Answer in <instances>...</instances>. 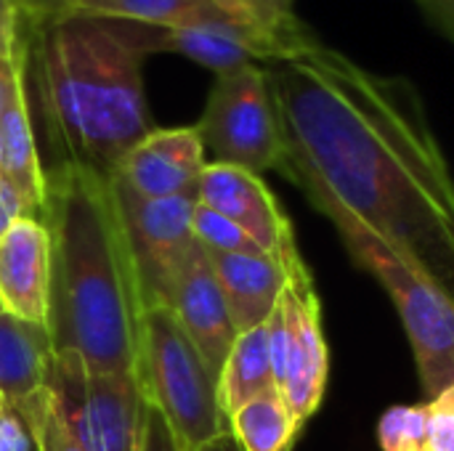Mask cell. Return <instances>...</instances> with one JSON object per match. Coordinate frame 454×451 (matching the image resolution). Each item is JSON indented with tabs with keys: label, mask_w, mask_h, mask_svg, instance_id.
Wrapping results in <instances>:
<instances>
[{
	"label": "cell",
	"mask_w": 454,
	"mask_h": 451,
	"mask_svg": "<svg viewBox=\"0 0 454 451\" xmlns=\"http://www.w3.org/2000/svg\"><path fill=\"white\" fill-rule=\"evenodd\" d=\"M285 167L327 194L454 303V175L407 77H383L314 32L263 66Z\"/></svg>",
	"instance_id": "obj_1"
},
{
	"label": "cell",
	"mask_w": 454,
	"mask_h": 451,
	"mask_svg": "<svg viewBox=\"0 0 454 451\" xmlns=\"http://www.w3.org/2000/svg\"><path fill=\"white\" fill-rule=\"evenodd\" d=\"M40 223L51 242L45 327L53 351L80 354L93 372L138 380L149 300L112 175L72 162L45 170Z\"/></svg>",
	"instance_id": "obj_2"
},
{
	"label": "cell",
	"mask_w": 454,
	"mask_h": 451,
	"mask_svg": "<svg viewBox=\"0 0 454 451\" xmlns=\"http://www.w3.org/2000/svg\"><path fill=\"white\" fill-rule=\"evenodd\" d=\"M24 74L35 82L61 162L112 175L146 138L144 58L133 21L61 13L37 24L21 19Z\"/></svg>",
	"instance_id": "obj_3"
},
{
	"label": "cell",
	"mask_w": 454,
	"mask_h": 451,
	"mask_svg": "<svg viewBox=\"0 0 454 451\" xmlns=\"http://www.w3.org/2000/svg\"><path fill=\"white\" fill-rule=\"evenodd\" d=\"M311 205L338 229L348 255L370 271L391 295L412 343L423 393L439 396L454 385V303L415 271L370 226L327 194H306Z\"/></svg>",
	"instance_id": "obj_4"
},
{
	"label": "cell",
	"mask_w": 454,
	"mask_h": 451,
	"mask_svg": "<svg viewBox=\"0 0 454 451\" xmlns=\"http://www.w3.org/2000/svg\"><path fill=\"white\" fill-rule=\"evenodd\" d=\"M138 385L144 401L162 415L184 451H197L229 433L215 375L176 314L160 303L144 314Z\"/></svg>",
	"instance_id": "obj_5"
},
{
	"label": "cell",
	"mask_w": 454,
	"mask_h": 451,
	"mask_svg": "<svg viewBox=\"0 0 454 451\" xmlns=\"http://www.w3.org/2000/svg\"><path fill=\"white\" fill-rule=\"evenodd\" d=\"M43 388L85 451H138L146 401L136 377L93 372L80 354L53 351Z\"/></svg>",
	"instance_id": "obj_6"
},
{
	"label": "cell",
	"mask_w": 454,
	"mask_h": 451,
	"mask_svg": "<svg viewBox=\"0 0 454 451\" xmlns=\"http://www.w3.org/2000/svg\"><path fill=\"white\" fill-rule=\"evenodd\" d=\"M205 152L218 165H234L255 175L285 167L282 130L266 69L247 64L215 74L207 104L194 125Z\"/></svg>",
	"instance_id": "obj_7"
},
{
	"label": "cell",
	"mask_w": 454,
	"mask_h": 451,
	"mask_svg": "<svg viewBox=\"0 0 454 451\" xmlns=\"http://www.w3.org/2000/svg\"><path fill=\"white\" fill-rule=\"evenodd\" d=\"M112 189L146 300L149 306L162 303L176 271L197 242L192 231L197 197L146 199L117 175H112Z\"/></svg>",
	"instance_id": "obj_8"
},
{
	"label": "cell",
	"mask_w": 454,
	"mask_h": 451,
	"mask_svg": "<svg viewBox=\"0 0 454 451\" xmlns=\"http://www.w3.org/2000/svg\"><path fill=\"white\" fill-rule=\"evenodd\" d=\"M282 263L287 274L285 298L290 306V354L282 396L287 399L295 423L303 428L322 407L330 356L322 330V303L314 290L311 271L301 258V250L287 253Z\"/></svg>",
	"instance_id": "obj_9"
},
{
	"label": "cell",
	"mask_w": 454,
	"mask_h": 451,
	"mask_svg": "<svg viewBox=\"0 0 454 451\" xmlns=\"http://www.w3.org/2000/svg\"><path fill=\"white\" fill-rule=\"evenodd\" d=\"M197 202L237 223L263 253L277 260L298 250L290 218L261 175L250 170L207 162L200 178Z\"/></svg>",
	"instance_id": "obj_10"
},
{
	"label": "cell",
	"mask_w": 454,
	"mask_h": 451,
	"mask_svg": "<svg viewBox=\"0 0 454 451\" xmlns=\"http://www.w3.org/2000/svg\"><path fill=\"white\" fill-rule=\"evenodd\" d=\"M160 306H168L176 314L178 324L200 348L202 359L218 380L237 340V330L215 279L210 255L200 242H194V247L186 253Z\"/></svg>",
	"instance_id": "obj_11"
},
{
	"label": "cell",
	"mask_w": 454,
	"mask_h": 451,
	"mask_svg": "<svg viewBox=\"0 0 454 451\" xmlns=\"http://www.w3.org/2000/svg\"><path fill=\"white\" fill-rule=\"evenodd\" d=\"M141 51L149 53H181L215 74L247 66L271 64L282 58V51L266 35L234 24L229 19H213L186 27H146L133 24Z\"/></svg>",
	"instance_id": "obj_12"
},
{
	"label": "cell",
	"mask_w": 454,
	"mask_h": 451,
	"mask_svg": "<svg viewBox=\"0 0 454 451\" xmlns=\"http://www.w3.org/2000/svg\"><path fill=\"white\" fill-rule=\"evenodd\" d=\"M205 165L197 128H154L122 157L112 175L146 199L197 197Z\"/></svg>",
	"instance_id": "obj_13"
},
{
	"label": "cell",
	"mask_w": 454,
	"mask_h": 451,
	"mask_svg": "<svg viewBox=\"0 0 454 451\" xmlns=\"http://www.w3.org/2000/svg\"><path fill=\"white\" fill-rule=\"evenodd\" d=\"M0 181L13 189L32 218H40L45 170L32 133L21 40L16 43V58L0 61Z\"/></svg>",
	"instance_id": "obj_14"
},
{
	"label": "cell",
	"mask_w": 454,
	"mask_h": 451,
	"mask_svg": "<svg viewBox=\"0 0 454 451\" xmlns=\"http://www.w3.org/2000/svg\"><path fill=\"white\" fill-rule=\"evenodd\" d=\"M51 242L40 218H19L0 239V298L5 311L45 324Z\"/></svg>",
	"instance_id": "obj_15"
},
{
	"label": "cell",
	"mask_w": 454,
	"mask_h": 451,
	"mask_svg": "<svg viewBox=\"0 0 454 451\" xmlns=\"http://www.w3.org/2000/svg\"><path fill=\"white\" fill-rule=\"evenodd\" d=\"M207 255L221 284V292L226 298L237 335L266 324L287 284L285 263L266 253L229 255L207 250Z\"/></svg>",
	"instance_id": "obj_16"
},
{
	"label": "cell",
	"mask_w": 454,
	"mask_h": 451,
	"mask_svg": "<svg viewBox=\"0 0 454 451\" xmlns=\"http://www.w3.org/2000/svg\"><path fill=\"white\" fill-rule=\"evenodd\" d=\"M51 356L53 340L45 324L11 311L0 314V393L5 401L19 404L40 391Z\"/></svg>",
	"instance_id": "obj_17"
},
{
	"label": "cell",
	"mask_w": 454,
	"mask_h": 451,
	"mask_svg": "<svg viewBox=\"0 0 454 451\" xmlns=\"http://www.w3.org/2000/svg\"><path fill=\"white\" fill-rule=\"evenodd\" d=\"M274 369H271V354H269V330L266 324L247 330L237 335L226 364L218 375V401L226 420L237 409H242L255 396L274 391ZM279 391V388H277Z\"/></svg>",
	"instance_id": "obj_18"
},
{
	"label": "cell",
	"mask_w": 454,
	"mask_h": 451,
	"mask_svg": "<svg viewBox=\"0 0 454 451\" xmlns=\"http://www.w3.org/2000/svg\"><path fill=\"white\" fill-rule=\"evenodd\" d=\"M64 13L117 19L146 27H186L213 19H229L210 0H69Z\"/></svg>",
	"instance_id": "obj_19"
},
{
	"label": "cell",
	"mask_w": 454,
	"mask_h": 451,
	"mask_svg": "<svg viewBox=\"0 0 454 451\" xmlns=\"http://www.w3.org/2000/svg\"><path fill=\"white\" fill-rule=\"evenodd\" d=\"M229 433L242 451H293L301 425L287 399L274 388L237 409L229 420Z\"/></svg>",
	"instance_id": "obj_20"
},
{
	"label": "cell",
	"mask_w": 454,
	"mask_h": 451,
	"mask_svg": "<svg viewBox=\"0 0 454 451\" xmlns=\"http://www.w3.org/2000/svg\"><path fill=\"white\" fill-rule=\"evenodd\" d=\"M194 239L210 253H229V255H261L263 250L229 218L210 210L207 205L197 202L192 215ZM269 255V253H266Z\"/></svg>",
	"instance_id": "obj_21"
},
{
	"label": "cell",
	"mask_w": 454,
	"mask_h": 451,
	"mask_svg": "<svg viewBox=\"0 0 454 451\" xmlns=\"http://www.w3.org/2000/svg\"><path fill=\"white\" fill-rule=\"evenodd\" d=\"M383 451H428V407H391L378 425Z\"/></svg>",
	"instance_id": "obj_22"
},
{
	"label": "cell",
	"mask_w": 454,
	"mask_h": 451,
	"mask_svg": "<svg viewBox=\"0 0 454 451\" xmlns=\"http://www.w3.org/2000/svg\"><path fill=\"white\" fill-rule=\"evenodd\" d=\"M16 407L27 417V423H29L35 439H37L40 451H85L72 439V433L64 428V423L59 420V415H56L45 388L35 391L27 399H21Z\"/></svg>",
	"instance_id": "obj_23"
},
{
	"label": "cell",
	"mask_w": 454,
	"mask_h": 451,
	"mask_svg": "<svg viewBox=\"0 0 454 451\" xmlns=\"http://www.w3.org/2000/svg\"><path fill=\"white\" fill-rule=\"evenodd\" d=\"M428 407V451H454V385L431 399Z\"/></svg>",
	"instance_id": "obj_24"
},
{
	"label": "cell",
	"mask_w": 454,
	"mask_h": 451,
	"mask_svg": "<svg viewBox=\"0 0 454 451\" xmlns=\"http://www.w3.org/2000/svg\"><path fill=\"white\" fill-rule=\"evenodd\" d=\"M0 451H40L27 417L11 401L0 407Z\"/></svg>",
	"instance_id": "obj_25"
},
{
	"label": "cell",
	"mask_w": 454,
	"mask_h": 451,
	"mask_svg": "<svg viewBox=\"0 0 454 451\" xmlns=\"http://www.w3.org/2000/svg\"><path fill=\"white\" fill-rule=\"evenodd\" d=\"M138 451H184L178 447V441L173 439L168 423L162 420V415L146 404L144 409V431H141V444Z\"/></svg>",
	"instance_id": "obj_26"
},
{
	"label": "cell",
	"mask_w": 454,
	"mask_h": 451,
	"mask_svg": "<svg viewBox=\"0 0 454 451\" xmlns=\"http://www.w3.org/2000/svg\"><path fill=\"white\" fill-rule=\"evenodd\" d=\"M21 32V11L16 0H0V61L16 58V43Z\"/></svg>",
	"instance_id": "obj_27"
},
{
	"label": "cell",
	"mask_w": 454,
	"mask_h": 451,
	"mask_svg": "<svg viewBox=\"0 0 454 451\" xmlns=\"http://www.w3.org/2000/svg\"><path fill=\"white\" fill-rule=\"evenodd\" d=\"M19 218H32V215L24 207V202L13 194V189L5 181H0V239L13 226V221H19Z\"/></svg>",
	"instance_id": "obj_28"
},
{
	"label": "cell",
	"mask_w": 454,
	"mask_h": 451,
	"mask_svg": "<svg viewBox=\"0 0 454 451\" xmlns=\"http://www.w3.org/2000/svg\"><path fill=\"white\" fill-rule=\"evenodd\" d=\"M16 3H19V11H21V19L29 21V24H37V21L61 16L69 0H16Z\"/></svg>",
	"instance_id": "obj_29"
},
{
	"label": "cell",
	"mask_w": 454,
	"mask_h": 451,
	"mask_svg": "<svg viewBox=\"0 0 454 451\" xmlns=\"http://www.w3.org/2000/svg\"><path fill=\"white\" fill-rule=\"evenodd\" d=\"M197 451H242V449H239V444L234 441V436H231V433H223V436L213 439L210 444L200 447Z\"/></svg>",
	"instance_id": "obj_30"
},
{
	"label": "cell",
	"mask_w": 454,
	"mask_h": 451,
	"mask_svg": "<svg viewBox=\"0 0 454 451\" xmlns=\"http://www.w3.org/2000/svg\"><path fill=\"white\" fill-rule=\"evenodd\" d=\"M274 5H279V8H285V11H293V0H271Z\"/></svg>",
	"instance_id": "obj_31"
},
{
	"label": "cell",
	"mask_w": 454,
	"mask_h": 451,
	"mask_svg": "<svg viewBox=\"0 0 454 451\" xmlns=\"http://www.w3.org/2000/svg\"><path fill=\"white\" fill-rule=\"evenodd\" d=\"M0 314H5V303H3V298H0Z\"/></svg>",
	"instance_id": "obj_32"
},
{
	"label": "cell",
	"mask_w": 454,
	"mask_h": 451,
	"mask_svg": "<svg viewBox=\"0 0 454 451\" xmlns=\"http://www.w3.org/2000/svg\"><path fill=\"white\" fill-rule=\"evenodd\" d=\"M3 404H5V399H3V393H0V407H3Z\"/></svg>",
	"instance_id": "obj_33"
},
{
	"label": "cell",
	"mask_w": 454,
	"mask_h": 451,
	"mask_svg": "<svg viewBox=\"0 0 454 451\" xmlns=\"http://www.w3.org/2000/svg\"><path fill=\"white\" fill-rule=\"evenodd\" d=\"M450 3H454V0H450Z\"/></svg>",
	"instance_id": "obj_34"
}]
</instances>
